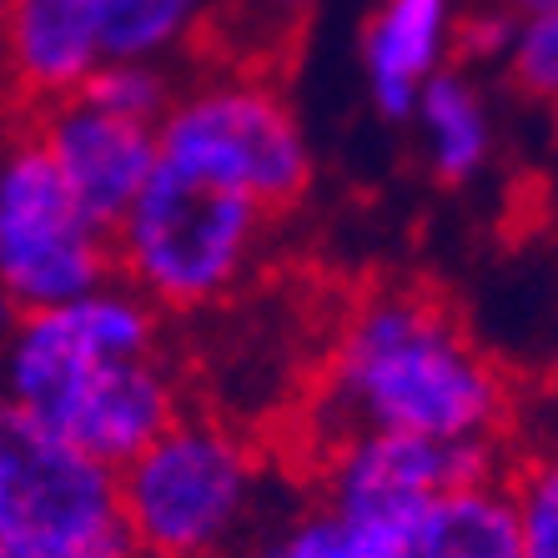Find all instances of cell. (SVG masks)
<instances>
[{"label":"cell","instance_id":"6da1fadb","mask_svg":"<svg viewBox=\"0 0 558 558\" xmlns=\"http://www.w3.org/2000/svg\"><path fill=\"white\" fill-rule=\"evenodd\" d=\"M519 388L438 292L383 282L352 298L332 323L323 383L312 398L317 442L342 433L508 453Z\"/></svg>","mask_w":558,"mask_h":558},{"label":"cell","instance_id":"7a4b0ae2","mask_svg":"<svg viewBox=\"0 0 558 558\" xmlns=\"http://www.w3.org/2000/svg\"><path fill=\"white\" fill-rule=\"evenodd\" d=\"M117 494L142 558H211L282 519L262 442L217 413H182L156 433L117 468Z\"/></svg>","mask_w":558,"mask_h":558},{"label":"cell","instance_id":"3957f363","mask_svg":"<svg viewBox=\"0 0 558 558\" xmlns=\"http://www.w3.org/2000/svg\"><path fill=\"white\" fill-rule=\"evenodd\" d=\"M156 151L161 167L247 196L267 217L302 207L317 182V146L298 101L252 61L177 81L156 121Z\"/></svg>","mask_w":558,"mask_h":558},{"label":"cell","instance_id":"277c9868","mask_svg":"<svg viewBox=\"0 0 558 558\" xmlns=\"http://www.w3.org/2000/svg\"><path fill=\"white\" fill-rule=\"evenodd\" d=\"M272 221L247 196L156 161L142 196L111 227V272L167 312H211L257 272Z\"/></svg>","mask_w":558,"mask_h":558},{"label":"cell","instance_id":"5b68a950","mask_svg":"<svg viewBox=\"0 0 558 558\" xmlns=\"http://www.w3.org/2000/svg\"><path fill=\"white\" fill-rule=\"evenodd\" d=\"M0 558H142L117 468L0 398Z\"/></svg>","mask_w":558,"mask_h":558},{"label":"cell","instance_id":"8992f818","mask_svg":"<svg viewBox=\"0 0 558 558\" xmlns=\"http://www.w3.org/2000/svg\"><path fill=\"white\" fill-rule=\"evenodd\" d=\"M111 236L65 192L40 142H0V312H36L111 282Z\"/></svg>","mask_w":558,"mask_h":558},{"label":"cell","instance_id":"52a82bcc","mask_svg":"<svg viewBox=\"0 0 558 558\" xmlns=\"http://www.w3.org/2000/svg\"><path fill=\"white\" fill-rule=\"evenodd\" d=\"M508 468V453L438 448L398 433H342L317 442V498L367 558H392L417 513L458 478Z\"/></svg>","mask_w":558,"mask_h":558},{"label":"cell","instance_id":"ba28073f","mask_svg":"<svg viewBox=\"0 0 558 558\" xmlns=\"http://www.w3.org/2000/svg\"><path fill=\"white\" fill-rule=\"evenodd\" d=\"M161 348V312L126 282H101L81 298L15 312L0 327V398L46 417L96 367Z\"/></svg>","mask_w":558,"mask_h":558},{"label":"cell","instance_id":"9c48e42d","mask_svg":"<svg viewBox=\"0 0 558 558\" xmlns=\"http://www.w3.org/2000/svg\"><path fill=\"white\" fill-rule=\"evenodd\" d=\"M31 136L40 142L65 192L81 202V211L96 227H106V236L121 221V211L142 196V186L151 182L156 161H161L151 121L117 117L81 92L61 96L51 106H36Z\"/></svg>","mask_w":558,"mask_h":558},{"label":"cell","instance_id":"30bf717a","mask_svg":"<svg viewBox=\"0 0 558 558\" xmlns=\"http://www.w3.org/2000/svg\"><path fill=\"white\" fill-rule=\"evenodd\" d=\"M182 413H186L182 377H177L167 352L156 348L142 352V357H121V363L96 367L86 383H76L36 423L61 433L71 448H81L96 463L121 468Z\"/></svg>","mask_w":558,"mask_h":558},{"label":"cell","instance_id":"8fae6325","mask_svg":"<svg viewBox=\"0 0 558 558\" xmlns=\"http://www.w3.org/2000/svg\"><path fill=\"white\" fill-rule=\"evenodd\" d=\"M468 0H373L357 31V71L367 106L403 126L417 92L458 61V26Z\"/></svg>","mask_w":558,"mask_h":558},{"label":"cell","instance_id":"7c38bea8","mask_svg":"<svg viewBox=\"0 0 558 558\" xmlns=\"http://www.w3.org/2000/svg\"><path fill=\"white\" fill-rule=\"evenodd\" d=\"M101 61V0H5L0 71L31 106L76 96Z\"/></svg>","mask_w":558,"mask_h":558},{"label":"cell","instance_id":"4fadbf2b","mask_svg":"<svg viewBox=\"0 0 558 558\" xmlns=\"http://www.w3.org/2000/svg\"><path fill=\"white\" fill-rule=\"evenodd\" d=\"M403 126H413L417 156L438 186L463 192L478 186L488 171L498 167V146H504V126H498V106L478 71L468 65H442L438 76L417 92L413 111Z\"/></svg>","mask_w":558,"mask_h":558},{"label":"cell","instance_id":"5bb4252c","mask_svg":"<svg viewBox=\"0 0 558 558\" xmlns=\"http://www.w3.org/2000/svg\"><path fill=\"white\" fill-rule=\"evenodd\" d=\"M392 558H519L508 468L448 483L417 513V523L408 529L403 544L392 548Z\"/></svg>","mask_w":558,"mask_h":558},{"label":"cell","instance_id":"9a60e30c","mask_svg":"<svg viewBox=\"0 0 558 558\" xmlns=\"http://www.w3.org/2000/svg\"><path fill=\"white\" fill-rule=\"evenodd\" d=\"M227 0H101L106 61L177 65L217 36Z\"/></svg>","mask_w":558,"mask_h":558},{"label":"cell","instance_id":"2e32d148","mask_svg":"<svg viewBox=\"0 0 558 558\" xmlns=\"http://www.w3.org/2000/svg\"><path fill=\"white\" fill-rule=\"evenodd\" d=\"M513 533L519 558H558V468L554 458H513L508 463Z\"/></svg>","mask_w":558,"mask_h":558},{"label":"cell","instance_id":"e0dca14e","mask_svg":"<svg viewBox=\"0 0 558 558\" xmlns=\"http://www.w3.org/2000/svg\"><path fill=\"white\" fill-rule=\"evenodd\" d=\"M177 65H156V61H101L92 71V81L81 86V96H92L96 106L117 111L131 121H161L171 92H177Z\"/></svg>","mask_w":558,"mask_h":558},{"label":"cell","instance_id":"ac0fdd59","mask_svg":"<svg viewBox=\"0 0 558 558\" xmlns=\"http://www.w3.org/2000/svg\"><path fill=\"white\" fill-rule=\"evenodd\" d=\"M513 15V11H508ZM498 71L523 101H554L558 96V11L554 15H513Z\"/></svg>","mask_w":558,"mask_h":558},{"label":"cell","instance_id":"d6986e66","mask_svg":"<svg viewBox=\"0 0 558 558\" xmlns=\"http://www.w3.org/2000/svg\"><path fill=\"white\" fill-rule=\"evenodd\" d=\"M317 11V0H227L217 21V36L232 31V61L267 65V56L282 51L287 40L302 31V21Z\"/></svg>","mask_w":558,"mask_h":558},{"label":"cell","instance_id":"ffe728a7","mask_svg":"<svg viewBox=\"0 0 558 558\" xmlns=\"http://www.w3.org/2000/svg\"><path fill=\"white\" fill-rule=\"evenodd\" d=\"M267 554L272 558H367L363 548L332 523V513L317 504L298 508V513H282V519L272 523V533H267Z\"/></svg>","mask_w":558,"mask_h":558},{"label":"cell","instance_id":"44dd1931","mask_svg":"<svg viewBox=\"0 0 558 558\" xmlns=\"http://www.w3.org/2000/svg\"><path fill=\"white\" fill-rule=\"evenodd\" d=\"M513 15H554L558 11V0H504Z\"/></svg>","mask_w":558,"mask_h":558},{"label":"cell","instance_id":"7402d4cb","mask_svg":"<svg viewBox=\"0 0 558 558\" xmlns=\"http://www.w3.org/2000/svg\"><path fill=\"white\" fill-rule=\"evenodd\" d=\"M211 558H272V554H267V538H257V544H236V548H227V554H211Z\"/></svg>","mask_w":558,"mask_h":558},{"label":"cell","instance_id":"603a6c76","mask_svg":"<svg viewBox=\"0 0 558 558\" xmlns=\"http://www.w3.org/2000/svg\"><path fill=\"white\" fill-rule=\"evenodd\" d=\"M0 327H5V312H0Z\"/></svg>","mask_w":558,"mask_h":558},{"label":"cell","instance_id":"cb8c5ba5","mask_svg":"<svg viewBox=\"0 0 558 558\" xmlns=\"http://www.w3.org/2000/svg\"><path fill=\"white\" fill-rule=\"evenodd\" d=\"M0 11H5V0H0Z\"/></svg>","mask_w":558,"mask_h":558}]
</instances>
